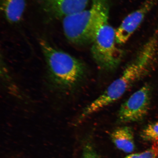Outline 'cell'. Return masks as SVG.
Segmentation results:
<instances>
[{
  "mask_svg": "<svg viewBox=\"0 0 158 158\" xmlns=\"http://www.w3.org/2000/svg\"><path fill=\"white\" fill-rule=\"evenodd\" d=\"M158 51V36L153 35L140 50L135 59L126 67L119 77L84 109L80 116L92 115L121 98L131 87L147 73Z\"/></svg>",
  "mask_w": 158,
  "mask_h": 158,
  "instance_id": "cell-1",
  "label": "cell"
},
{
  "mask_svg": "<svg viewBox=\"0 0 158 158\" xmlns=\"http://www.w3.org/2000/svg\"><path fill=\"white\" fill-rule=\"evenodd\" d=\"M39 44L46 63L47 78L51 87L64 95L74 91L84 77V64L46 41L41 40Z\"/></svg>",
  "mask_w": 158,
  "mask_h": 158,
  "instance_id": "cell-2",
  "label": "cell"
},
{
  "mask_svg": "<svg viewBox=\"0 0 158 158\" xmlns=\"http://www.w3.org/2000/svg\"><path fill=\"white\" fill-rule=\"evenodd\" d=\"M110 0H92L90 9L63 19L65 37L73 44L92 43L100 27L108 21Z\"/></svg>",
  "mask_w": 158,
  "mask_h": 158,
  "instance_id": "cell-3",
  "label": "cell"
},
{
  "mask_svg": "<svg viewBox=\"0 0 158 158\" xmlns=\"http://www.w3.org/2000/svg\"><path fill=\"white\" fill-rule=\"evenodd\" d=\"M116 43L115 30L106 21L97 32L91 50L95 62L104 70H114L121 62L123 53Z\"/></svg>",
  "mask_w": 158,
  "mask_h": 158,
  "instance_id": "cell-4",
  "label": "cell"
},
{
  "mask_svg": "<svg viewBox=\"0 0 158 158\" xmlns=\"http://www.w3.org/2000/svg\"><path fill=\"white\" fill-rule=\"evenodd\" d=\"M151 98L149 85H145L134 92L120 106L118 114V122L131 123L143 119L149 111Z\"/></svg>",
  "mask_w": 158,
  "mask_h": 158,
  "instance_id": "cell-5",
  "label": "cell"
},
{
  "mask_svg": "<svg viewBox=\"0 0 158 158\" xmlns=\"http://www.w3.org/2000/svg\"><path fill=\"white\" fill-rule=\"evenodd\" d=\"M157 2L146 0L141 6L126 16L115 30L116 43L124 44L127 42Z\"/></svg>",
  "mask_w": 158,
  "mask_h": 158,
  "instance_id": "cell-6",
  "label": "cell"
},
{
  "mask_svg": "<svg viewBox=\"0 0 158 158\" xmlns=\"http://www.w3.org/2000/svg\"><path fill=\"white\" fill-rule=\"evenodd\" d=\"M45 9L58 18H64L86 9L89 0H42Z\"/></svg>",
  "mask_w": 158,
  "mask_h": 158,
  "instance_id": "cell-7",
  "label": "cell"
},
{
  "mask_svg": "<svg viewBox=\"0 0 158 158\" xmlns=\"http://www.w3.org/2000/svg\"><path fill=\"white\" fill-rule=\"evenodd\" d=\"M27 3V0H1V9L6 20L15 24L22 19Z\"/></svg>",
  "mask_w": 158,
  "mask_h": 158,
  "instance_id": "cell-8",
  "label": "cell"
},
{
  "mask_svg": "<svg viewBox=\"0 0 158 158\" xmlns=\"http://www.w3.org/2000/svg\"><path fill=\"white\" fill-rule=\"evenodd\" d=\"M112 141L118 149L126 153L134 151L135 145L133 130L128 126L118 128L110 135Z\"/></svg>",
  "mask_w": 158,
  "mask_h": 158,
  "instance_id": "cell-9",
  "label": "cell"
},
{
  "mask_svg": "<svg viewBox=\"0 0 158 158\" xmlns=\"http://www.w3.org/2000/svg\"><path fill=\"white\" fill-rule=\"evenodd\" d=\"M141 137L146 141L158 143V122L146 126L141 132Z\"/></svg>",
  "mask_w": 158,
  "mask_h": 158,
  "instance_id": "cell-10",
  "label": "cell"
},
{
  "mask_svg": "<svg viewBox=\"0 0 158 158\" xmlns=\"http://www.w3.org/2000/svg\"><path fill=\"white\" fill-rule=\"evenodd\" d=\"M158 143H154L149 149L142 152L131 154L124 158H157Z\"/></svg>",
  "mask_w": 158,
  "mask_h": 158,
  "instance_id": "cell-11",
  "label": "cell"
},
{
  "mask_svg": "<svg viewBox=\"0 0 158 158\" xmlns=\"http://www.w3.org/2000/svg\"><path fill=\"white\" fill-rule=\"evenodd\" d=\"M83 158H100L93 147L90 144L85 145Z\"/></svg>",
  "mask_w": 158,
  "mask_h": 158,
  "instance_id": "cell-12",
  "label": "cell"
}]
</instances>
